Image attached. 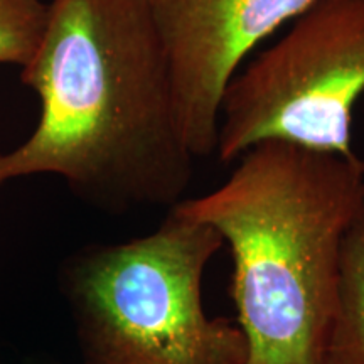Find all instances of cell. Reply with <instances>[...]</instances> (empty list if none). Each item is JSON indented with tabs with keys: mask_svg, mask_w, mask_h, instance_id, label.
Listing matches in <instances>:
<instances>
[{
	"mask_svg": "<svg viewBox=\"0 0 364 364\" xmlns=\"http://www.w3.org/2000/svg\"><path fill=\"white\" fill-rule=\"evenodd\" d=\"M21 80L41 113L26 142L0 152V188L56 176L113 215L182 201L196 157L149 0H51Z\"/></svg>",
	"mask_w": 364,
	"mask_h": 364,
	"instance_id": "6da1fadb",
	"label": "cell"
},
{
	"mask_svg": "<svg viewBox=\"0 0 364 364\" xmlns=\"http://www.w3.org/2000/svg\"><path fill=\"white\" fill-rule=\"evenodd\" d=\"M238 159L221 186L172 208L215 228L231 250L247 364H318L364 161L277 140Z\"/></svg>",
	"mask_w": 364,
	"mask_h": 364,
	"instance_id": "7a4b0ae2",
	"label": "cell"
},
{
	"mask_svg": "<svg viewBox=\"0 0 364 364\" xmlns=\"http://www.w3.org/2000/svg\"><path fill=\"white\" fill-rule=\"evenodd\" d=\"M223 247L215 228L169 208L152 233L68 257L59 289L81 364H247L240 326L203 306L204 273Z\"/></svg>",
	"mask_w": 364,
	"mask_h": 364,
	"instance_id": "3957f363",
	"label": "cell"
},
{
	"mask_svg": "<svg viewBox=\"0 0 364 364\" xmlns=\"http://www.w3.org/2000/svg\"><path fill=\"white\" fill-rule=\"evenodd\" d=\"M363 93L364 0H314L228 83L218 159L236 161L270 140L354 156L353 110Z\"/></svg>",
	"mask_w": 364,
	"mask_h": 364,
	"instance_id": "277c9868",
	"label": "cell"
},
{
	"mask_svg": "<svg viewBox=\"0 0 364 364\" xmlns=\"http://www.w3.org/2000/svg\"><path fill=\"white\" fill-rule=\"evenodd\" d=\"M314 0H149L196 159L216 152L221 100L245 58Z\"/></svg>",
	"mask_w": 364,
	"mask_h": 364,
	"instance_id": "5b68a950",
	"label": "cell"
},
{
	"mask_svg": "<svg viewBox=\"0 0 364 364\" xmlns=\"http://www.w3.org/2000/svg\"><path fill=\"white\" fill-rule=\"evenodd\" d=\"M318 364H364V194L343 240L338 295Z\"/></svg>",
	"mask_w": 364,
	"mask_h": 364,
	"instance_id": "8992f818",
	"label": "cell"
},
{
	"mask_svg": "<svg viewBox=\"0 0 364 364\" xmlns=\"http://www.w3.org/2000/svg\"><path fill=\"white\" fill-rule=\"evenodd\" d=\"M49 19L44 0H0V65L19 66L33 61L43 43Z\"/></svg>",
	"mask_w": 364,
	"mask_h": 364,
	"instance_id": "52a82bcc",
	"label": "cell"
}]
</instances>
